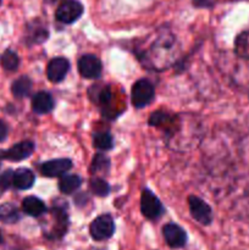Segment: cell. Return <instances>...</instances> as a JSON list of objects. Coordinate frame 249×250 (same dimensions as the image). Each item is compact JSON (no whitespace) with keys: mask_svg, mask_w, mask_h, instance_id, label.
Wrapping results in <instances>:
<instances>
[{"mask_svg":"<svg viewBox=\"0 0 249 250\" xmlns=\"http://www.w3.org/2000/svg\"><path fill=\"white\" fill-rule=\"evenodd\" d=\"M177 48H176V39L170 32H163L151 44L149 51L144 54L146 56L145 61L151 68L163 70L170 66L175 59Z\"/></svg>","mask_w":249,"mask_h":250,"instance_id":"1","label":"cell"},{"mask_svg":"<svg viewBox=\"0 0 249 250\" xmlns=\"http://www.w3.org/2000/svg\"><path fill=\"white\" fill-rule=\"evenodd\" d=\"M83 11L84 7L78 0H63L56 9L55 17L61 23L71 24L82 16Z\"/></svg>","mask_w":249,"mask_h":250,"instance_id":"2","label":"cell"},{"mask_svg":"<svg viewBox=\"0 0 249 250\" xmlns=\"http://www.w3.org/2000/svg\"><path fill=\"white\" fill-rule=\"evenodd\" d=\"M154 95V85L148 80H139L132 87V104L142 109L153 102Z\"/></svg>","mask_w":249,"mask_h":250,"instance_id":"3","label":"cell"},{"mask_svg":"<svg viewBox=\"0 0 249 250\" xmlns=\"http://www.w3.org/2000/svg\"><path fill=\"white\" fill-rule=\"evenodd\" d=\"M90 236L95 241H105L110 238L115 232L114 220L110 215H102L97 217L94 221L90 224L89 227Z\"/></svg>","mask_w":249,"mask_h":250,"instance_id":"4","label":"cell"},{"mask_svg":"<svg viewBox=\"0 0 249 250\" xmlns=\"http://www.w3.org/2000/svg\"><path fill=\"white\" fill-rule=\"evenodd\" d=\"M141 210L142 214L149 220L159 219L164 212V208L160 200L148 189H144L142 192Z\"/></svg>","mask_w":249,"mask_h":250,"instance_id":"5","label":"cell"},{"mask_svg":"<svg viewBox=\"0 0 249 250\" xmlns=\"http://www.w3.org/2000/svg\"><path fill=\"white\" fill-rule=\"evenodd\" d=\"M189 211L193 219L202 225H209L212 221V211L209 205L200 198L190 195L188 198Z\"/></svg>","mask_w":249,"mask_h":250,"instance_id":"6","label":"cell"},{"mask_svg":"<svg viewBox=\"0 0 249 250\" xmlns=\"http://www.w3.org/2000/svg\"><path fill=\"white\" fill-rule=\"evenodd\" d=\"M78 71L82 77L93 80L102 75L103 66L95 55H84L78 60Z\"/></svg>","mask_w":249,"mask_h":250,"instance_id":"7","label":"cell"},{"mask_svg":"<svg viewBox=\"0 0 249 250\" xmlns=\"http://www.w3.org/2000/svg\"><path fill=\"white\" fill-rule=\"evenodd\" d=\"M71 167L72 163L68 159H55L44 163L41 166V172L46 177H60L65 176Z\"/></svg>","mask_w":249,"mask_h":250,"instance_id":"8","label":"cell"},{"mask_svg":"<svg viewBox=\"0 0 249 250\" xmlns=\"http://www.w3.org/2000/svg\"><path fill=\"white\" fill-rule=\"evenodd\" d=\"M164 238L171 248H181L187 242V234L176 224H167L163 229Z\"/></svg>","mask_w":249,"mask_h":250,"instance_id":"9","label":"cell"},{"mask_svg":"<svg viewBox=\"0 0 249 250\" xmlns=\"http://www.w3.org/2000/svg\"><path fill=\"white\" fill-rule=\"evenodd\" d=\"M70 68V62L65 58H55L48 63L46 76L53 83H59L66 77Z\"/></svg>","mask_w":249,"mask_h":250,"instance_id":"10","label":"cell"},{"mask_svg":"<svg viewBox=\"0 0 249 250\" xmlns=\"http://www.w3.org/2000/svg\"><path fill=\"white\" fill-rule=\"evenodd\" d=\"M34 151V144L29 141L21 142V143L15 144L12 148L5 153L4 158L10 161H21L28 158Z\"/></svg>","mask_w":249,"mask_h":250,"instance_id":"11","label":"cell"},{"mask_svg":"<svg viewBox=\"0 0 249 250\" xmlns=\"http://www.w3.org/2000/svg\"><path fill=\"white\" fill-rule=\"evenodd\" d=\"M32 109L37 114H48L54 109V99L49 93L39 92L32 99Z\"/></svg>","mask_w":249,"mask_h":250,"instance_id":"12","label":"cell"},{"mask_svg":"<svg viewBox=\"0 0 249 250\" xmlns=\"http://www.w3.org/2000/svg\"><path fill=\"white\" fill-rule=\"evenodd\" d=\"M34 173L28 168H19L14 172V178H12V185L17 188V189H29L33 186Z\"/></svg>","mask_w":249,"mask_h":250,"instance_id":"13","label":"cell"},{"mask_svg":"<svg viewBox=\"0 0 249 250\" xmlns=\"http://www.w3.org/2000/svg\"><path fill=\"white\" fill-rule=\"evenodd\" d=\"M22 210L29 216L38 217L46 211V208L41 199L36 197H27L22 202Z\"/></svg>","mask_w":249,"mask_h":250,"instance_id":"14","label":"cell"},{"mask_svg":"<svg viewBox=\"0 0 249 250\" xmlns=\"http://www.w3.org/2000/svg\"><path fill=\"white\" fill-rule=\"evenodd\" d=\"M82 185V180L77 175H65L59 182V188L63 194H72Z\"/></svg>","mask_w":249,"mask_h":250,"instance_id":"15","label":"cell"},{"mask_svg":"<svg viewBox=\"0 0 249 250\" xmlns=\"http://www.w3.org/2000/svg\"><path fill=\"white\" fill-rule=\"evenodd\" d=\"M0 220L4 224H15L20 220L19 209L11 203H5L0 205Z\"/></svg>","mask_w":249,"mask_h":250,"instance_id":"16","label":"cell"},{"mask_svg":"<svg viewBox=\"0 0 249 250\" xmlns=\"http://www.w3.org/2000/svg\"><path fill=\"white\" fill-rule=\"evenodd\" d=\"M32 89V81L27 76H22L15 81L11 85V90L16 98H24Z\"/></svg>","mask_w":249,"mask_h":250,"instance_id":"17","label":"cell"},{"mask_svg":"<svg viewBox=\"0 0 249 250\" xmlns=\"http://www.w3.org/2000/svg\"><path fill=\"white\" fill-rule=\"evenodd\" d=\"M234 50L238 56L243 59H249V28L242 32L236 39Z\"/></svg>","mask_w":249,"mask_h":250,"instance_id":"18","label":"cell"},{"mask_svg":"<svg viewBox=\"0 0 249 250\" xmlns=\"http://www.w3.org/2000/svg\"><path fill=\"white\" fill-rule=\"evenodd\" d=\"M28 32L29 37H31V39L34 43H41V42L45 41L46 37H48V31H46V28L43 24L39 23V22H33V23L29 24Z\"/></svg>","mask_w":249,"mask_h":250,"instance_id":"19","label":"cell"},{"mask_svg":"<svg viewBox=\"0 0 249 250\" xmlns=\"http://www.w3.org/2000/svg\"><path fill=\"white\" fill-rule=\"evenodd\" d=\"M1 65L5 70L7 71H16L17 67L20 65V59L17 56V54L12 50H6L1 55Z\"/></svg>","mask_w":249,"mask_h":250,"instance_id":"20","label":"cell"},{"mask_svg":"<svg viewBox=\"0 0 249 250\" xmlns=\"http://www.w3.org/2000/svg\"><path fill=\"white\" fill-rule=\"evenodd\" d=\"M93 143H94L95 148L100 149V150H110L112 146H114L112 137L107 132H102V133L95 134L94 138H93Z\"/></svg>","mask_w":249,"mask_h":250,"instance_id":"21","label":"cell"},{"mask_svg":"<svg viewBox=\"0 0 249 250\" xmlns=\"http://www.w3.org/2000/svg\"><path fill=\"white\" fill-rule=\"evenodd\" d=\"M90 189L94 194L99 195V197H105L109 193L110 188L109 185L105 182L104 180H100V178H93L90 181Z\"/></svg>","mask_w":249,"mask_h":250,"instance_id":"22","label":"cell"},{"mask_svg":"<svg viewBox=\"0 0 249 250\" xmlns=\"http://www.w3.org/2000/svg\"><path fill=\"white\" fill-rule=\"evenodd\" d=\"M107 167H109V160H107L104 155H102V154L95 155V158L93 159L92 167H90L92 172L97 173L99 172V171H104L105 168Z\"/></svg>","mask_w":249,"mask_h":250,"instance_id":"23","label":"cell"},{"mask_svg":"<svg viewBox=\"0 0 249 250\" xmlns=\"http://www.w3.org/2000/svg\"><path fill=\"white\" fill-rule=\"evenodd\" d=\"M12 178H14V172L12 171H6L0 176V186L2 189H6L12 185Z\"/></svg>","mask_w":249,"mask_h":250,"instance_id":"24","label":"cell"},{"mask_svg":"<svg viewBox=\"0 0 249 250\" xmlns=\"http://www.w3.org/2000/svg\"><path fill=\"white\" fill-rule=\"evenodd\" d=\"M197 7H210L214 5V0H192Z\"/></svg>","mask_w":249,"mask_h":250,"instance_id":"25","label":"cell"},{"mask_svg":"<svg viewBox=\"0 0 249 250\" xmlns=\"http://www.w3.org/2000/svg\"><path fill=\"white\" fill-rule=\"evenodd\" d=\"M7 136V126L4 121L0 120V142L4 141Z\"/></svg>","mask_w":249,"mask_h":250,"instance_id":"26","label":"cell"},{"mask_svg":"<svg viewBox=\"0 0 249 250\" xmlns=\"http://www.w3.org/2000/svg\"><path fill=\"white\" fill-rule=\"evenodd\" d=\"M1 239H2L1 238V233H0V243H1Z\"/></svg>","mask_w":249,"mask_h":250,"instance_id":"27","label":"cell"},{"mask_svg":"<svg viewBox=\"0 0 249 250\" xmlns=\"http://www.w3.org/2000/svg\"><path fill=\"white\" fill-rule=\"evenodd\" d=\"M0 5H1V0H0Z\"/></svg>","mask_w":249,"mask_h":250,"instance_id":"28","label":"cell"}]
</instances>
